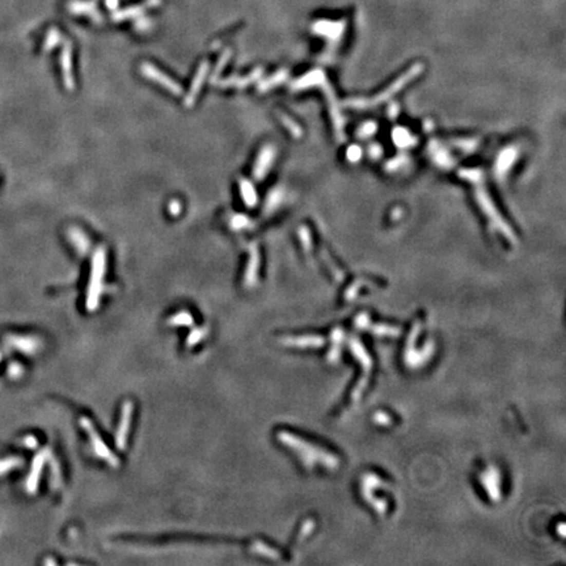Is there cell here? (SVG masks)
Returning a JSON list of instances; mask_svg holds the SVG:
<instances>
[{
    "instance_id": "5bb4252c",
    "label": "cell",
    "mask_w": 566,
    "mask_h": 566,
    "mask_svg": "<svg viewBox=\"0 0 566 566\" xmlns=\"http://www.w3.org/2000/svg\"><path fill=\"white\" fill-rule=\"evenodd\" d=\"M231 55H232V53H231L230 50H227V51H224V54H223V55H222V56H220L219 62H218V64H216L215 70H214V73H213V79H215L216 76L219 75V72H220V71H222V70H223V68H224V66H225V64H227L228 59H230V58H231Z\"/></svg>"
},
{
    "instance_id": "7c38bea8",
    "label": "cell",
    "mask_w": 566,
    "mask_h": 566,
    "mask_svg": "<svg viewBox=\"0 0 566 566\" xmlns=\"http://www.w3.org/2000/svg\"><path fill=\"white\" fill-rule=\"evenodd\" d=\"M248 224H249V219L247 218L246 215H241V214H239V215H234L232 218H231L230 227L232 228L234 231L242 230V228H246Z\"/></svg>"
},
{
    "instance_id": "8fae6325",
    "label": "cell",
    "mask_w": 566,
    "mask_h": 566,
    "mask_svg": "<svg viewBox=\"0 0 566 566\" xmlns=\"http://www.w3.org/2000/svg\"><path fill=\"white\" fill-rule=\"evenodd\" d=\"M239 185H240V193H241L244 203H246L248 207H254L257 203V193H256V189H254L253 184H252L251 181H248V180H246V178H242V180H240Z\"/></svg>"
},
{
    "instance_id": "ba28073f",
    "label": "cell",
    "mask_w": 566,
    "mask_h": 566,
    "mask_svg": "<svg viewBox=\"0 0 566 566\" xmlns=\"http://www.w3.org/2000/svg\"><path fill=\"white\" fill-rule=\"evenodd\" d=\"M71 47L70 45L64 47L61 55V66H62V78L66 89L73 91L75 89V78L72 73V63H71Z\"/></svg>"
},
{
    "instance_id": "5b68a950",
    "label": "cell",
    "mask_w": 566,
    "mask_h": 566,
    "mask_svg": "<svg viewBox=\"0 0 566 566\" xmlns=\"http://www.w3.org/2000/svg\"><path fill=\"white\" fill-rule=\"evenodd\" d=\"M133 414V404L130 401L123 404L122 414H121L120 425H118L117 434H116V442H117L118 448H125L126 439H127L128 429H130V422H131Z\"/></svg>"
},
{
    "instance_id": "4fadbf2b",
    "label": "cell",
    "mask_w": 566,
    "mask_h": 566,
    "mask_svg": "<svg viewBox=\"0 0 566 566\" xmlns=\"http://www.w3.org/2000/svg\"><path fill=\"white\" fill-rule=\"evenodd\" d=\"M193 323V317L189 312H180L171 318V324L173 325H190Z\"/></svg>"
},
{
    "instance_id": "8992f818",
    "label": "cell",
    "mask_w": 566,
    "mask_h": 566,
    "mask_svg": "<svg viewBox=\"0 0 566 566\" xmlns=\"http://www.w3.org/2000/svg\"><path fill=\"white\" fill-rule=\"evenodd\" d=\"M273 159H274V149L272 146L263 147L260 151L258 156L256 159V163H254L253 168V176L256 180L261 181L263 177H265L266 172H268L269 166L272 164Z\"/></svg>"
},
{
    "instance_id": "3957f363",
    "label": "cell",
    "mask_w": 566,
    "mask_h": 566,
    "mask_svg": "<svg viewBox=\"0 0 566 566\" xmlns=\"http://www.w3.org/2000/svg\"><path fill=\"white\" fill-rule=\"evenodd\" d=\"M82 425L83 427H84L85 430H87V432L89 434V438H91V443L92 446H93V449H95V452H96L97 456H100L101 459H105V460H108V463H110L111 465H118V460L117 458H114L113 455H111V452L109 451V448L106 447V444H104V442L101 441V438L99 437V434L96 432V430L93 429V426L91 425V422L87 420V418H82Z\"/></svg>"
},
{
    "instance_id": "2e32d148",
    "label": "cell",
    "mask_w": 566,
    "mask_h": 566,
    "mask_svg": "<svg viewBox=\"0 0 566 566\" xmlns=\"http://www.w3.org/2000/svg\"><path fill=\"white\" fill-rule=\"evenodd\" d=\"M193 336H194V338H190V339H187V344L193 345V344H196V342H197V341H199V338H201V336H202L201 330H196V332L193 333Z\"/></svg>"
},
{
    "instance_id": "277c9868",
    "label": "cell",
    "mask_w": 566,
    "mask_h": 566,
    "mask_svg": "<svg viewBox=\"0 0 566 566\" xmlns=\"http://www.w3.org/2000/svg\"><path fill=\"white\" fill-rule=\"evenodd\" d=\"M207 72H209V62L204 61L199 64L198 70H197L196 75H194V78H193L192 87H190L189 93L186 95V97H185L184 100V105L186 106V108H192V106L194 105L197 96H198L202 85H203L204 83V79H206V76H207Z\"/></svg>"
},
{
    "instance_id": "7a4b0ae2",
    "label": "cell",
    "mask_w": 566,
    "mask_h": 566,
    "mask_svg": "<svg viewBox=\"0 0 566 566\" xmlns=\"http://www.w3.org/2000/svg\"><path fill=\"white\" fill-rule=\"evenodd\" d=\"M140 72L144 78L149 79L151 82L158 83L159 85H161L163 88H165L166 91H169L173 96H181L182 95V87L178 83H176L172 78H169L168 75L160 71L159 68H156L155 66H152L151 63H143L140 66Z\"/></svg>"
},
{
    "instance_id": "30bf717a",
    "label": "cell",
    "mask_w": 566,
    "mask_h": 566,
    "mask_svg": "<svg viewBox=\"0 0 566 566\" xmlns=\"http://www.w3.org/2000/svg\"><path fill=\"white\" fill-rule=\"evenodd\" d=\"M260 75H261L260 70H256L254 72L249 73L248 76H244V78H240V76H231V78H227V79L219 82V84L218 85L222 88H244L248 84H251L252 82H254V80H256Z\"/></svg>"
},
{
    "instance_id": "6da1fadb",
    "label": "cell",
    "mask_w": 566,
    "mask_h": 566,
    "mask_svg": "<svg viewBox=\"0 0 566 566\" xmlns=\"http://www.w3.org/2000/svg\"><path fill=\"white\" fill-rule=\"evenodd\" d=\"M106 269V251L104 247H99L93 252L92 256V266H91V277H89V285L87 290V310L95 311L97 310L100 303V298L102 294V282H104V275H105Z\"/></svg>"
},
{
    "instance_id": "9a60e30c",
    "label": "cell",
    "mask_w": 566,
    "mask_h": 566,
    "mask_svg": "<svg viewBox=\"0 0 566 566\" xmlns=\"http://www.w3.org/2000/svg\"><path fill=\"white\" fill-rule=\"evenodd\" d=\"M168 210H169V214L172 216L180 215L181 214V203H180V201H177V199L171 201L169 204H168Z\"/></svg>"
},
{
    "instance_id": "9c48e42d",
    "label": "cell",
    "mask_w": 566,
    "mask_h": 566,
    "mask_svg": "<svg viewBox=\"0 0 566 566\" xmlns=\"http://www.w3.org/2000/svg\"><path fill=\"white\" fill-rule=\"evenodd\" d=\"M258 262H260V257H258L257 247L251 246V248H249V261L246 269V275H244V285L247 287H252L256 283Z\"/></svg>"
},
{
    "instance_id": "52a82bcc",
    "label": "cell",
    "mask_w": 566,
    "mask_h": 566,
    "mask_svg": "<svg viewBox=\"0 0 566 566\" xmlns=\"http://www.w3.org/2000/svg\"><path fill=\"white\" fill-rule=\"evenodd\" d=\"M68 240L71 246L75 248L79 256H85L91 249V240L87 236L84 231L79 227H70L68 230Z\"/></svg>"
}]
</instances>
